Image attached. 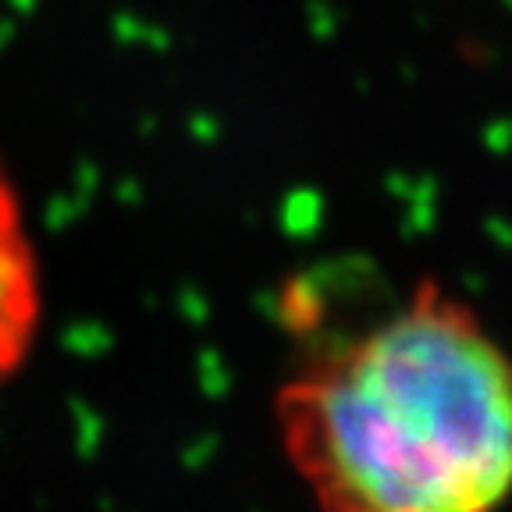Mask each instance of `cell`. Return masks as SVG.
I'll list each match as a JSON object with an SVG mask.
<instances>
[{
	"label": "cell",
	"mask_w": 512,
	"mask_h": 512,
	"mask_svg": "<svg viewBox=\"0 0 512 512\" xmlns=\"http://www.w3.org/2000/svg\"><path fill=\"white\" fill-rule=\"evenodd\" d=\"M320 512H495L512 495V360L434 281L320 345L278 392Z\"/></svg>",
	"instance_id": "cell-1"
},
{
	"label": "cell",
	"mask_w": 512,
	"mask_h": 512,
	"mask_svg": "<svg viewBox=\"0 0 512 512\" xmlns=\"http://www.w3.org/2000/svg\"><path fill=\"white\" fill-rule=\"evenodd\" d=\"M40 328V267L22 203L0 168V381L15 374Z\"/></svg>",
	"instance_id": "cell-2"
}]
</instances>
